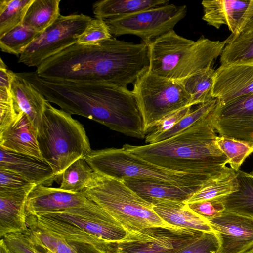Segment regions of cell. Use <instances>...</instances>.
<instances>
[{"mask_svg":"<svg viewBox=\"0 0 253 253\" xmlns=\"http://www.w3.org/2000/svg\"><path fill=\"white\" fill-rule=\"evenodd\" d=\"M149 65L148 44L112 37L96 44L76 43L44 60L35 72L50 80L127 88L149 70Z\"/></svg>","mask_w":253,"mask_h":253,"instance_id":"cell-1","label":"cell"},{"mask_svg":"<svg viewBox=\"0 0 253 253\" xmlns=\"http://www.w3.org/2000/svg\"><path fill=\"white\" fill-rule=\"evenodd\" d=\"M48 101L71 114L96 121L113 130L137 138L146 136L135 98L127 88L105 84L50 80L35 72L15 73Z\"/></svg>","mask_w":253,"mask_h":253,"instance_id":"cell-2","label":"cell"},{"mask_svg":"<svg viewBox=\"0 0 253 253\" xmlns=\"http://www.w3.org/2000/svg\"><path fill=\"white\" fill-rule=\"evenodd\" d=\"M216 136L207 116L166 140L141 146L126 144L122 148L167 169L215 177L230 169Z\"/></svg>","mask_w":253,"mask_h":253,"instance_id":"cell-3","label":"cell"},{"mask_svg":"<svg viewBox=\"0 0 253 253\" xmlns=\"http://www.w3.org/2000/svg\"><path fill=\"white\" fill-rule=\"evenodd\" d=\"M225 44L224 41H212L204 37L194 41L171 30L148 44L149 70L168 79L182 80L212 67Z\"/></svg>","mask_w":253,"mask_h":253,"instance_id":"cell-4","label":"cell"},{"mask_svg":"<svg viewBox=\"0 0 253 253\" xmlns=\"http://www.w3.org/2000/svg\"><path fill=\"white\" fill-rule=\"evenodd\" d=\"M37 141L42 157L56 180L69 165L91 150L83 126L48 101L37 128Z\"/></svg>","mask_w":253,"mask_h":253,"instance_id":"cell-5","label":"cell"},{"mask_svg":"<svg viewBox=\"0 0 253 253\" xmlns=\"http://www.w3.org/2000/svg\"><path fill=\"white\" fill-rule=\"evenodd\" d=\"M81 192L117 220L128 232L154 226L169 225L122 180L93 172Z\"/></svg>","mask_w":253,"mask_h":253,"instance_id":"cell-6","label":"cell"},{"mask_svg":"<svg viewBox=\"0 0 253 253\" xmlns=\"http://www.w3.org/2000/svg\"><path fill=\"white\" fill-rule=\"evenodd\" d=\"M94 172L111 178H146L180 186H201L215 177L176 172L151 163L121 148L91 150L84 158Z\"/></svg>","mask_w":253,"mask_h":253,"instance_id":"cell-7","label":"cell"},{"mask_svg":"<svg viewBox=\"0 0 253 253\" xmlns=\"http://www.w3.org/2000/svg\"><path fill=\"white\" fill-rule=\"evenodd\" d=\"M133 84L132 92L147 133L167 116L190 106V96L178 81L159 76L148 70Z\"/></svg>","mask_w":253,"mask_h":253,"instance_id":"cell-8","label":"cell"},{"mask_svg":"<svg viewBox=\"0 0 253 253\" xmlns=\"http://www.w3.org/2000/svg\"><path fill=\"white\" fill-rule=\"evenodd\" d=\"M92 19L84 14L60 15L26 47L18 62L37 67L44 60L76 43Z\"/></svg>","mask_w":253,"mask_h":253,"instance_id":"cell-9","label":"cell"},{"mask_svg":"<svg viewBox=\"0 0 253 253\" xmlns=\"http://www.w3.org/2000/svg\"><path fill=\"white\" fill-rule=\"evenodd\" d=\"M187 11L186 5L169 3L104 21L112 35H135L149 44L156 38L173 30L185 16Z\"/></svg>","mask_w":253,"mask_h":253,"instance_id":"cell-10","label":"cell"},{"mask_svg":"<svg viewBox=\"0 0 253 253\" xmlns=\"http://www.w3.org/2000/svg\"><path fill=\"white\" fill-rule=\"evenodd\" d=\"M203 233L170 225L151 226L112 242L109 253H174Z\"/></svg>","mask_w":253,"mask_h":253,"instance_id":"cell-11","label":"cell"},{"mask_svg":"<svg viewBox=\"0 0 253 253\" xmlns=\"http://www.w3.org/2000/svg\"><path fill=\"white\" fill-rule=\"evenodd\" d=\"M207 118L220 136L253 144V93L223 104L217 100Z\"/></svg>","mask_w":253,"mask_h":253,"instance_id":"cell-12","label":"cell"},{"mask_svg":"<svg viewBox=\"0 0 253 253\" xmlns=\"http://www.w3.org/2000/svg\"><path fill=\"white\" fill-rule=\"evenodd\" d=\"M46 214L70 224L84 233L106 242L120 241L128 233L112 215L94 202Z\"/></svg>","mask_w":253,"mask_h":253,"instance_id":"cell-13","label":"cell"},{"mask_svg":"<svg viewBox=\"0 0 253 253\" xmlns=\"http://www.w3.org/2000/svg\"><path fill=\"white\" fill-rule=\"evenodd\" d=\"M253 93V59L221 65L215 70L212 96L220 103Z\"/></svg>","mask_w":253,"mask_h":253,"instance_id":"cell-14","label":"cell"},{"mask_svg":"<svg viewBox=\"0 0 253 253\" xmlns=\"http://www.w3.org/2000/svg\"><path fill=\"white\" fill-rule=\"evenodd\" d=\"M208 221L219 239V253H248L253 249V217L225 210Z\"/></svg>","mask_w":253,"mask_h":253,"instance_id":"cell-15","label":"cell"},{"mask_svg":"<svg viewBox=\"0 0 253 253\" xmlns=\"http://www.w3.org/2000/svg\"><path fill=\"white\" fill-rule=\"evenodd\" d=\"M82 192L75 193L42 185H36L29 193L26 215H41L62 212L93 203Z\"/></svg>","mask_w":253,"mask_h":253,"instance_id":"cell-16","label":"cell"},{"mask_svg":"<svg viewBox=\"0 0 253 253\" xmlns=\"http://www.w3.org/2000/svg\"><path fill=\"white\" fill-rule=\"evenodd\" d=\"M0 169L16 172L36 185L51 186L56 177L42 159L17 153L0 147Z\"/></svg>","mask_w":253,"mask_h":253,"instance_id":"cell-17","label":"cell"},{"mask_svg":"<svg viewBox=\"0 0 253 253\" xmlns=\"http://www.w3.org/2000/svg\"><path fill=\"white\" fill-rule=\"evenodd\" d=\"M123 181L139 196L152 205L167 201L185 202L202 187L180 186L146 178H128Z\"/></svg>","mask_w":253,"mask_h":253,"instance_id":"cell-18","label":"cell"},{"mask_svg":"<svg viewBox=\"0 0 253 253\" xmlns=\"http://www.w3.org/2000/svg\"><path fill=\"white\" fill-rule=\"evenodd\" d=\"M0 147L42 159L37 141V129L22 112H19L8 126L0 131Z\"/></svg>","mask_w":253,"mask_h":253,"instance_id":"cell-19","label":"cell"},{"mask_svg":"<svg viewBox=\"0 0 253 253\" xmlns=\"http://www.w3.org/2000/svg\"><path fill=\"white\" fill-rule=\"evenodd\" d=\"M33 188L15 191L0 190V238L10 233L28 230L26 205L28 196Z\"/></svg>","mask_w":253,"mask_h":253,"instance_id":"cell-20","label":"cell"},{"mask_svg":"<svg viewBox=\"0 0 253 253\" xmlns=\"http://www.w3.org/2000/svg\"><path fill=\"white\" fill-rule=\"evenodd\" d=\"M153 209L167 225L203 232H214L208 220L194 212L184 202H160L153 205Z\"/></svg>","mask_w":253,"mask_h":253,"instance_id":"cell-21","label":"cell"},{"mask_svg":"<svg viewBox=\"0 0 253 253\" xmlns=\"http://www.w3.org/2000/svg\"><path fill=\"white\" fill-rule=\"evenodd\" d=\"M11 90L17 113L22 112L37 129L48 101L28 82L13 73Z\"/></svg>","mask_w":253,"mask_h":253,"instance_id":"cell-22","label":"cell"},{"mask_svg":"<svg viewBox=\"0 0 253 253\" xmlns=\"http://www.w3.org/2000/svg\"><path fill=\"white\" fill-rule=\"evenodd\" d=\"M250 0H204L201 4L202 19L208 25L219 29L226 25L233 33L248 6Z\"/></svg>","mask_w":253,"mask_h":253,"instance_id":"cell-23","label":"cell"},{"mask_svg":"<svg viewBox=\"0 0 253 253\" xmlns=\"http://www.w3.org/2000/svg\"><path fill=\"white\" fill-rule=\"evenodd\" d=\"M26 223L37 239L54 253H107L90 243L63 237L39 224L31 215H26Z\"/></svg>","mask_w":253,"mask_h":253,"instance_id":"cell-24","label":"cell"},{"mask_svg":"<svg viewBox=\"0 0 253 253\" xmlns=\"http://www.w3.org/2000/svg\"><path fill=\"white\" fill-rule=\"evenodd\" d=\"M167 0H102L92 5L95 18L104 20L169 4Z\"/></svg>","mask_w":253,"mask_h":253,"instance_id":"cell-25","label":"cell"},{"mask_svg":"<svg viewBox=\"0 0 253 253\" xmlns=\"http://www.w3.org/2000/svg\"><path fill=\"white\" fill-rule=\"evenodd\" d=\"M238 190L218 198L225 211L253 217V176L238 170Z\"/></svg>","mask_w":253,"mask_h":253,"instance_id":"cell-26","label":"cell"},{"mask_svg":"<svg viewBox=\"0 0 253 253\" xmlns=\"http://www.w3.org/2000/svg\"><path fill=\"white\" fill-rule=\"evenodd\" d=\"M60 0H34L29 7L22 24L37 33H42L60 15Z\"/></svg>","mask_w":253,"mask_h":253,"instance_id":"cell-27","label":"cell"},{"mask_svg":"<svg viewBox=\"0 0 253 253\" xmlns=\"http://www.w3.org/2000/svg\"><path fill=\"white\" fill-rule=\"evenodd\" d=\"M237 172L230 168L219 176L207 181L184 203L218 199L238 190Z\"/></svg>","mask_w":253,"mask_h":253,"instance_id":"cell-28","label":"cell"},{"mask_svg":"<svg viewBox=\"0 0 253 253\" xmlns=\"http://www.w3.org/2000/svg\"><path fill=\"white\" fill-rule=\"evenodd\" d=\"M215 70L210 67L178 81L190 96V106L202 104L214 99L212 88Z\"/></svg>","mask_w":253,"mask_h":253,"instance_id":"cell-29","label":"cell"},{"mask_svg":"<svg viewBox=\"0 0 253 253\" xmlns=\"http://www.w3.org/2000/svg\"><path fill=\"white\" fill-rule=\"evenodd\" d=\"M253 59V18L239 34L226 43L220 55L221 64Z\"/></svg>","mask_w":253,"mask_h":253,"instance_id":"cell-30","label":"cell"},{"mask_svg":"<svg viewBox=\"0 0 253 253\" xmlns=\"http://www.w3.org/2000/svg\"><path fill=\"white\" fill-rule=\"evenodd\" d=\"M13 72L8 69L1 58L0 61V131L8 126L18 114L11 90Z\"/></svg>","mask_w":253,"mask_h":253,"instance_id":"cell-31","label":"cell"},{"mask_svg":"<svg viewBox=\"0 0 253 253\" xmlns=\"http://www.w3.org/2000/svg\"><path fill=\"white\" fill-rule=\"evenodd\" d=\"M93 170L84 158L69 165L57 178L60 189L75 193L81 192Z\"/></svg>","mask_w":253,"mask_h":253,"instance_id":"cell-32","label":"cell"},{"mask_svg":"<svg viewBox=\"0 0 253 253\" xmlns=\"http://www.w3.org/2000/svg\"><path fill=\"white\" fill-rule=\"evenodd\" d=\"M34 0H0V37L22 24L25 15Z\"/></svg>","mask_w":253,"mask_h":253,"instance_id":"cell-33","label":"cell"},{"mask_svg":"<svg viewBox=\"0 0 253 253\" xmlns=\"http://www.w3.org/2000/svg\"><path fill=\"white\" fill-rule=\"evenodd\" d=\"M40 33L20 24L0 37V48L5 53L20 55Z\"/></svg>","mask_w":253,"mask_h":253,"instance_id":"cell-34","label":"cell"},{"mask_svg":"<svg viewBox=\"0 0 253 253\" xmlns=\"http://www.w3.org/2000/svg\"><path fill=\"white\" fill-rule=\"evenodd\" d=\"M216 102V99H212L206 103L200 104L196 109L191 111L184 116L169 130L156 136L145 138V143L148 144L157 143L183 131L199 120L207 117L214 108Z\"/></svg>","mask_w":253,"mask_h":253,"instance_id":"cell-35","label":"cell"},{"mask_svg":"<svg viewBox=\"0 0 253 253\" xmlns=\"http://www.w3.org/2000/svg\"><path fill=\"white\" fill-rule=\"evenodd\" d=\"M216 142L219 149L228 158L231 168L235 171L244 160L253 152V144L224 136H216Z\"/></svg>","mask_w":253,"mask_h":253,"instance_id":"cell-36","label":"cell"},{"mask_svg":"<svg viewBox=\"0 0 253 253\" xmlns=\"http://www.w3.org/2000/svg\"><path fill=\"white\" fill-rule=\"evenodd\" d=\"M112 38L105 21L92 18L78 39L77 43L84 45L96 44Z\"/></svg>","mask_w":253,"mask_h":253,"instance_id":"cell-37","label":"cell"},{"mask_svg":"<svg viewBox=\"0 0 253 253\" xmlns=\"http://www.w3.org/2000/svg\"><path fill=\"white\" fill-rule=\"evenodd\" d=\"M219 239L214 232H203L195 240L174 253H219Z\"/></svg>","mask_w":253,"mask_h":253,"instance_id":"cell-38","label":"cell"},{"mask_svg":"<svg viewBox=\"0 0 253 253\" xmlns=\"http://www.w3.org/2000/svg\"><path fill=\"white\" fill-rule=\"evenodd\" d=\"M2 239L9 253H35V242L29 229L7 234Z\"/></svg>","mask_w":253,"mask_h":253,"instance_id":"cell-39","label":"cell"},{"mask_svg":"<svg viewBox=\"0 0 253 253\" xmlns=\"http://www.w3.org/2000/svg\"><path fill=\"white\" fill-rule=\"evenodd\" d=\"M187 204L194 212L208 220L218 216L225 210L223 203L218 199Z\"/></svg>","mask_w":253,"mask_h":253,"instance_id":"cell-40","label":"cell"},{"mask_svg":"<svg viewBox=\"0 0 253 253\" xmlns=\"http://www.w3.org/2000/svg\"><path fill=\"white\" fill-rule=\"evenodd\" d=\"M36 186L16 172L0 169V190H20Z\"/></svg>","mask_w":253,"mask_h":253,"instance_id":"cell-41","label":"cell"},{"mask_svg":"<svg viewBox=\"0 0 253 253\" xmlns=\"http://www.w3.org/2000/svg\"><path fill=\"white\" fill-rule=\"evenodd\" d=\"M191 111V107L187 106L167 116L146 135L145 138H151L167 131Z\"/></svg>","mask_w":253,"mask_h":253,"instance_id":"cell-42","label":"cell"},{"mask_svg":"<svg viewBox=\"0 0 253 253\" xmlns=\"http://www.w3.org/2000/svg\"><path fill=\"white\" fill-rule=\"evenodd\" d=\"M253 18V0H250L248 7L240 18L235 31L225 40V44L233 41Z\"/></svg>","mask_w":253,"mask_h":253,"instance_id":"cell-43","label":"cell"},{"mask_svg":"<svg viewBox=\"0 0 253 253\" xmlns=\"http://www.w3.org/2000/svg\"><path fill=\"white\" fill-rule=\"evenodd\" d=\"M30 233L31 236L35 242V253H54L52 251L39 241L33 235L31 231Z\"/></svg>","mask_w":253,"mask_h":253,"instance_id":"cell-44","label":"cell"},{"mask_svg":"<svg viewBox=\"0 0 253 253\" xmlns=\"http://www.w3.org/2000/svg\"><path fill=\"white\" fill-rule=\"evenodd\" d=\"M0 253H9L2 238L0 240Z\"/></svg>","mask_w":253,"mask_h":253,"instance_id":"cell-45","label":"cell"},{"mask_svg":"<svg viewBox=\"0 0 253 253\" xmlns=\"http://www.w3.org/2000/svg\"><path fill=\"white\" fill-rule=\"evenodd\" d=\"M248 253H253V249L252 250H251L250 252H249Z\"/></svg>","mask_w":253,"mask_h":253,"instance_id":"cell-46","label":"cell"},{"mask_svg":"<svg viewBox=\"0 0 253 253\" xmlns=\"http://www.w3.org/2000/svg\"><path fill=\"white\" fill-rule=\"evenodd\" d=\"M250 174L253 176V171L250 173Z\"/></svg>","mask_w":253,"mask_h":253,"instance_id":"cell-47","label":"cell"}]
</instances>
